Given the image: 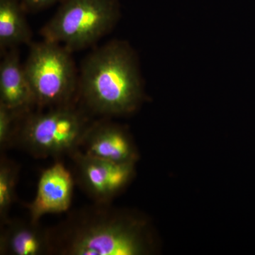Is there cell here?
<instances>
[{"instance_id":"cell-10","label":"cell","mask_w":255,"mask_h":255,"mask_svg":"<svg viewBox=\"0 0 255 255\" xmlns=\"http://www.w3.org/2000/svg\"><path fill=\"white\" fill-rule=\"evenodd\" d=\"M0 235V255H52L49 228L35 223L9 219Z\"/></svg>"},{"instance_id":"cell-4","label":"cell","mask_w":255,"mask_h":255,"mask_svg":"<svg viewBox=\"0 0 255 255\" xmlns=\"http://www.w3.org/2000/svg\"><path fill=\"white\" fill-rule=\"evenodd\" d=\"M120 17L119 0H63L41 29L43 39L73 53L110 33Z\"/></svg>"},{"instance_id":"cell-12","label":"cell","mask_w":255,"mask_h":255,"mask_svg":"<svg viewBox=\"0 0 255 255\" xmlns=\"http://www.w3.org/2000/svg\"><path fill=\"white\" fill-rule=\"evenodd\" d=\"M19 167L4 156L0 159V221L4 225L9 219V214L15 200Z\"/></svg>"},{"instance_id":"cell-9","label":"cell","mask_w":255,"mask_h":255,"mask_svg":"<svg viewBox=\"0 0 255 255\" xmlns=\"http://www.w3.org/2000/svg\"><path fill=\"white\" fill-rule=\"evenodd\" d=\"M0 105L23 116L36 107L16 48L4 53L0 64Z\"/></svg>"},{"instance_id":"cell-7","label":"cell","mask_w":255,"mask_h":255,"mask_svg":"<svg viewBox=\"0 0 255 255\" xmlns=\"http://www.w3.org/2000/svg\"><path fill=\"white\" fill-rule=\"evenodd\" d=\"M75 178L62 162L41 172L34 199L27 205L29 219L35 223L47 214L67 212L73 200Z\"/></svg>"},{"instance_id":"cell-5","label":"cell","mask_w":255,"mask_h":255,"mask_svg":"<svg viewBox=\"0 0 255 255\" xmlns=\"http://www.w3.org/2000/svg\"><path fill=\"white\" fill-rule=\"evenodd\" d=\"M23 67L38 110L78 102L79 73L65 47L44 39L31 43Z\"/></svg>"},{"instance_id":"cell-6","label":"cell","mask_w":255,"mask_h":255,"mask_svg":"<svg viewBox=\"0 0 255 255\" xmlns=\"http://www.w3.org/2000/svg\"><path fill=\"white\" fill-rule=\"evenodd\" d=\"M73 162L75 179L97 204H111L133 174L134 163H117L97 158L79 149L69 156Z\"/></svg>"},{"instance_id":"cell-1","label":"cell","mask_w":255,"mask_h":255,"mask_svg":"<svg viewBox=\"0 0 255 255\" xmlns=\"http://www.w3.org/2000/svg\"><path fill=\"white\" fill-rule=\"evenodd\" d=\"M49 231L52 255H136L149 249L145 221L111 204L73 211Z\"/></svg>"},{"instance_id":"cell-3","label":"cell","mask_w":255,"mask_h":255,"mask_svg":"<svg viewBox=\"0 0 255 255\" xmlns=\"http://www.w3.org/2000/svg\"><path fill=\"white\" fill-rule=\"evenodd\" d=\"M79 102L33 112L23 117L14 145L36 158L70 156L80 149L92 123Z\"/></svg>"},{"instance_id":"cell-13","label":"cell","mask_w":255,"mask_h":255,"mask_svg":"<svg viewBox=\"0 0 255 255\" xmlns=\"http://www.w3.org/2000/svg\"><path fill=\"white\" fill-rule=\"evenodd\" d=\"M23 117L24 116L18 112L0 105V148L1 151L14 146L18 127Z\"/></svg>"},{"instance_id":"cell-8","label":"cell","mask_w":255,"mask_h":255,"mask_svg":"<svg viewBox=\"0 0 255 255\" xmlns=\"http://www.w3.org/2000/svg\"><path fill=\"white\" fill-rule=\"evenodd\" d=\"M80 150L92 157L117 163H134L137 158L136 151L126 130L105 118L92 122Z\"/></svg>"},{"instance_id":"cell-2","label":"cell","mask_w":255,"mask_h":255,"mask_svg":"<svg viewBox=\"0 0 255 255\" xmlns=\"http://www.w3.org/2000/svg\"><path fill=\"white\" fill-rule=\"evenodd\" d=\"M142 98L136 60L130 47L112 41L87 55L79 73L78 102L107 117L134 112Z\"/></svg>"},{"instance_id":"cell-14","label":"cell","mask_w":255,"mask_h":255,"mask_svg":"<svg viewBox=\"0 0 255 255\" xmlns=\"http://www.w3.org/2000/svg\"><path fill=\"white\" fill-rule=\"evenodd\" d=\"M27 13H34L50 7L63 0H18Z\"/></svg>"},{"instance_id":"cell-11","label":"cell","mask_w":255,"mask_h":255,"mask_svg":"<svg viewBox=\"0 0 255 255\" xmlns=\"http://www.w3.org/2000/svg\"><path fill=\"white\" fill-rule=\"evenodd\" d=\"M26 11L18 0H0V48L1 52L20 45H31L32 32Z\"/></svg>"}]
</instances>
